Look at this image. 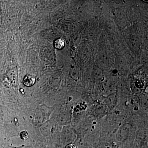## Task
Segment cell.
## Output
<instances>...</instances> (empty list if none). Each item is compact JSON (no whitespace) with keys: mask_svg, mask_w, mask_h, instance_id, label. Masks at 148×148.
Returning a JSON list of instances; mask_svg holds the SVG:
<instances>
[{"mask_svg":"<svg viewBox=\"0 0 148 148\" xmlns=\"http://www.w3.org/2000/svg\"><path fill=\"white\" fill-rule=\"evenodd\" d=\"M36 82V78L34 76L32 75H27L23 80V83L24 85L28 87H30L34 85Z\"/></svg>","mask_w":148,"mask_h":148,"instance_id":"6da1fadb","label":"cell"},{"mask_svg":"<svg viewBox=\"0 0 148 148\" xmlns=\"http://www.w3.org/2000/svg\"><path fill=\"white\" fill-rule=\"evenodd\" d=\"M133 84H134L133 85L135 87L138 88V89H140V90H141L143 89L144 87L145 82L142 79L140 78H137L134 80Z\"/></svg>","mask_w":148,"mask_h":148,"instance_id":"7a4b0ae2","label":"cell"},{"mask_svg":"<svg viewBox=\"0 0 148 148\" xmlns=\"http://www.w3.org/2000/svg\"><path fill=\"white\" fill-rule=\"evenodd\" d=\"M65 41L63 39H58L54 42V46L58 49H61L65 46Z\"/></svg>","mask_w":148,"mask_h":148,"instance_id":"3957f363","label":"cell"},{"mask_svg":"<svg viewBox=\"0 0 148 148\" xmlns=\"http://www.w3.org/2000/svg\"><path fill=\"white\" fill-rule=\"evenodd\" d=\"M20 137L22 140H25L29 138V134H28L27 131H23L20 133Z\"/></svg>","mask_w":148,"mask_h":148,"instance_id":"277c9868","label":"cell"},{"mask_svg":"<svg viewBox=\"0 0 148 148\" xmlns=\"http://www.w3.org/2000/svg\"><path fill=\"white\" fill-rule=\"evenodd\" d=\"M66 148H77L75 145L73 144H70L66 146Z\"/></svg>","mask_w":148,"mask_h":148,"instance_id":"5b68a950","label":"cell"}]
</instances>
